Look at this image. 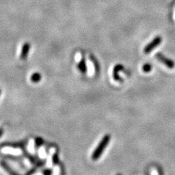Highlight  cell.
Instances as JSON below:
<instances>
[{
    "label": "cell",
    "instance_id": "cell-1",
    "mask_svg": "<svg viewBox=\"0 0 175 175\" xmlns=\"http://www.w3.org/2000/svg\"><path fill=\"white\" fill-rule=\"evenodd\" d=\"M110 135L106 134L105 136L101 139V142L98 143L97 147H96V149H94L92 155H91V159L93 160H97L98 159H99L100 157L103 154L104 150L107 148V145H108L109 142L110 141Z\"/></svg>",
    "mask_w": 175,
    "mask_h": 175
},
{
    "label": "cell",
    "instance_id": "cell-2",
    "mask_svg": "<svg viewBox=\"0 0 175 175\" xmlns=\"http://www.w3.org/2000/svg\"><path fill=\"white\" fill-rule=\"evenodd\" d=\"M156 57L157 59H158L161 63H163L164 65L166 66L168 68L173 69L175 67V63H174V61L172 60L169 59V58L165 57L162 53H158L156 55Z\"/></svg>",
    "mask_w": 175,
    "mask_h": 175
},
{
    "label": "cell",
    "instance_id": "cell-3",
    "mask_svg": "<svg viewBox=\"0 0 175 175\" xmlns=\"http://www.w3.org/2000/svg\"><path fill=\"white\" fill-rule=\"evenodd\" d=\"M160 43H161V38H160V36H157V37L155 38L151 43H149L148 45L145 47V50H144L145 53H149L153 49L156 48V46L159 45Z\"/></svg>",
    "mask_w": 175,
    "mask_h": 175
},
{
    "label": "cell",
    "instance_id": "cell-4",
    "mask_svg": "<svg viewBox=\"0 0 175 175\" xmlns=\"http://www.w3.org/2000/svg\"><path fill=\"white\" fill-rule=\"evenodd\" d=\"M24 156L26 157L28 159L30 160L31 162L33 164H34V165H36V166L38 167H41V166H43L44 165H45V161L43 160H40L39 158H36V157L32 156L31 154H29L28 153L26 152V151H25L24 152Z\"/></svg>",
    "mask_w": 175,
    "mask_h": 175
},
{
    "label": "cell",
    "instance_id": "cell-5",
    "mask_svg": "<svg viewBox=\"0 0 175 175\" xmlns=\"http://www.w3.org/2000/svg\"><path fill=\"white\" fill-rule=\"evenodd\" d=\"M26 141H22L18 142H6V143H3L1 145V147H13V148H23L25 145H26Z\"/></svg>",
    "mask_w": 175,
    "mask_h": 175
},
{
    "label": "cell",
    "instance_id": "cell-6",
    "mask_svg": "<svg viewBox=\"0 0 175 175\" xmlns=\"http://www.w3.org/2000/svg\"><path fill=\"white\" fill-rule=\"evenodd\" d=\"M30 47L31 45L29 43H26L23 45L21 53V58L22 60H25L27 58L29 50H30Z\"/></svg>",
    "mask_w": 175,
    "mask_h": 175
},
{
    "label": "cell",
    "instance_id": "cell-7",
    "mask_svg": "<svg viewBox=\"0 0 175 175\" xmlns=\"http://www.w3.org/2000/svg\"><path fill=\"white\" fill-rule=\"evenodd\" d=\"M0 165H1V166L4 169H5V171H7V173H8L10 175H20L18 173L16 172L15 171H14L13 169L11 168L10 166L7 164L6 162H5V161H1L0 162Z\"/></svg>",
    "mask_w": 175,
    "mask_h": 175
},
{
    "label": "cell",
    "instance_id": "cell-8",
    "mask_svg": "<svg viewBox=\"0 0 175 175\" xmlns=\"http://www.w3.org/2000/svg\"><path fill=\"white\" fill-rule=\"evenodd\" d=\"M77 67H78V69H79L80 72L83 73V74H85V73L87 72V67H86V64H85V61L83 58H82L81 61L79 62V63H78V65H77Z\"/></svg>",
    "mask_w": 175,
    "mask_h": 175
},
{
    "label": "cell",
    "instance_id": "cell-9",
    "mask_svg": "<svg viewBox=\"0 0 175 175\" xmlns=\"http://www.w3.org/2000/svg\"><path fill=\"white\" fill-rule=\"evenodd\" d=\"M41 80H42V75L39 72L33 73L32 76H31V80H32L34 83H39Z\"/></svg>",
    "mask_w": 175,
    "mask_h": 175
},
{
    "label": "cell",
    "instance_id": "cell-10",
    "mask_svg": "<svg viewBox=\"0 0 175 175\" xmlns=\"http://www.w3.org/2000/svg\"><path fill=\"white\" fill-rule=\"evenodd\" d=\"M123 67L120 65H118L115 67L114 71H113V77H114V79L115 80H120V77H118V72L120 70H121Z\"/></svg>",
    "mask_w": 175,
    "mask_h": 175
},
{
    "label": "cell",
    "instance_id": "cell-11",
    "mask_svg": "<svg viewBox=\"0 0 175 175\" xmlns=\"http://www.w3.org/2000/svg\"><path fill=\"white\" fill-rule=\"evenodd\" d=\"M44 140L42 138L40 137H36L35 138V140H34V143H35V147L36 149L39 148L42 146L44 144Z\"/></svg>",
    "mask_w": 175,
    "mask_h": 175
},
{
    "label": "cell",
    "instance_id": "cell-12",
    "mask_svg": "<svg viewBox=\"0 0 175 175\" xmlns=\"http://www.w3.org/2000/svg\"><path fill=\"white\" fill-rule=\"evenodd\" d=\"M52 161L54 165H58L59 163V157H58V154L57 153H54L53 156Z\"/></svg>",
    "mask_w": 175,
    "mask_h": 175
},
{
    "label": "cell",
    "instance_id": "cell-13",
    "mask_svg": "<svg viewBox=\"0 0 175 175\" xmlns=\"http://www.w3.org/2000/svg\"><path fill=\"white\" fill-rule=\"evenodd\" d=\"M143 71L145 72H150L151 69H152V66H151L149 63H146L143 66Z\"/></svg>",
    "mask_w": 175,
    "mask_h": 175
},
{
    "label": "cell",
    "instance_id": "cell-14",
    "mask_svg": "<svg viewBox=\"0 0 175 175\" xmlns=\"http://www.w3.org/2000/svg\"><path fill=\"white\" fill-rule=\"evenodd\" d=\"M53 171L51 169H45L43 171V175H53Z\"/></svg>",
    "mask_w": 175,
    "mask_h": 175
},
{
    "label": "cell",
    "instance_id": "cell-15",
    "mask_svg": "<svg viewBox=\"0 0 175 175\" xmlns=\"http://www.w3.org/2000/svg\"><path fill=\"white\" fill-rule=\"evenodd\" d=\"M36 169H31V170H29L25 175H33L34 174V173L36 172Z\"/></svg>",
    "mask_w": 175,
    "mask_h": 175
},
{
    "label": "cell",
    "instance_id": "cell-16",
    "mask_svg": "<svg viewBox=\"0 0 175 175\" xmlns=\"http://www.w3.org/2000/svg\"><path fill=\"white\" fill-rule=\"evenodd\" d=\"M4 134V129H3V128H0V138L2 137V136Z\"/></svg>",
    "mask_w": 175,
    "mask_h": 175
},
{
    "label": "cell",
    "instance_id": "cell-17",
    "mask_svg": "<svg viewBox=\"0 0 175 175\" xmlns=\"http://www.w3.org/2000/svg\"><path fill=\"white\" fill-rule=\"evenodd\" d=\"M1 93H2V91H1V89H0V96H1Z\"/></svg>",
    "mask_w": 175,
    "mask_h": 175
},
{
    "label": "cell",
    "instance_id": "cell-18",
    "mask_svg": "<svg viewBox=\"0 0 175 175\" xmlns=\"http://www.w3.org/2000/svg\"><path fill=\"white\" fill-rule=\"evenodd\" d=\"M116 175H121L120 174H116Z\"/></svg>",
    "mask_w": 175,
    "mask_h": 175
}]
</instances>
